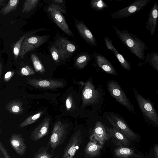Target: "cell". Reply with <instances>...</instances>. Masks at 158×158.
Listing matches in <instances>:
<instances>
[{
	"label": "cell",
	"mask_w": 158,
	"mask_h": 158,
	"mask_svg": "<svg viewBox=\"0 0 158 158\" xmlns=\"http://www.w3.org/2000/svg\"><path fill=\"white\" fill-rule=\"evenodd\" d=\"M134 95L145 122L158 127V114L154 104L149 99L143 97L135 88Z\"/></svg>",
	"instance_id": "1"
},
{
	"label": "cell",
	"mask_w": 158,
	"mask_h": 158,
	"mask_svg": "<svg viewBox=\"0 0 158 158\" xmlns=\"http://www.w3.org/2000/svg\"><path fill=\"white\" fill-rule=\"evenodd\" d=\"M108 90L112 97L131 112L134 113V107L119 84L111 81L107 85Z\"/></svg>",
	"instance_id": "2"
},
{
	"label": "cell",
	"mask_w": 158,
	"mask_h": 158,
	"mask_svg": "<svg viewBox=\"0 0 158 158\" xmlns=\"http://www.w3.org/2000/svg\"><path fill=\"white\" fill-rule=\"evenodd\" d=\"M107 118L114 127L124 134L130 141L138 142V134L133 131L123 119L113 114H110L107 116Z\"/></svg>",
	"instance_id": "3"
},
{
	"label": "cell",
	"mask_w": 158,
	"mask_h": 158,
	"mask_svg": "<svg viewBox=\"0 0 158 158\" xmlns=\"http://www.w3.org/2000/svg\"><path fill=\"white\" fill-rule=\"evenodd\" d=\"M81 83L84 86L82 91L81 107L96 102L99 97V93L95 89L94 85L90 81Z\"/></svg>",
	"instance_id": "4"
},
{
	"label": "cell",
	"mask_w": 158,
	"mask_h": 158,
	"mask_svg": "<svg viewBox=\"0 0 158 158\" xmlns=\"http://www.w3.org/2000/svg\"><path fill=\"white\" fill-rule=\"evenodd\" d=\"M44 36H32L26 38L23 41L19 56L23 59L27 53L32 51L43 44L46 40Z\"/></svg>",
	"instance_id": "5"
},
{
	"label": "cell",
	"mask_w": 158,
	"mask_h": 158,
	"mask_svg": "<svg viewBox=\"0 0 158 158\" xmlns=\"http://www.w3.org/2000/svg\"><path fill=\"white\" fill-rule=\"evenodd\" d=\"M81 131L78 130L71 138L65 150L62 158H73L82 142Z\"/></svg>",
	"instance_id": "6"
},
{
	"label": "cell",
	"mask_w": 158,
	"mask_h": 158,
	"mask_svg": "<svg viewBox=\"0 0 158 158\" xmlns=\"http://www.w3.org/2000/svg\"><path fill=\"white\" fill-rule=\"evenodd\" d=\"M106 128L107 140L110 139L116 145L119 147L130 145V140L116 128L107 127Z\"/></svg>",
	"instance_id": "7"
},
{
	"label": "cell",
	"mask_w": 158,
	"mask_h": 158,
	"mask_svg": "<svg viewBox=\"0 0 158 158\" xmlns=\"http://www.w3.org/2000/svg\"><path fill=\"white\" fill-rule=\"evenodd\" d=\"M48 11L56 24L64 33L70 36L74 37V35L69 28L68 25L60 10L50 6Z\"/></svg>",
	"instance_id": "8"
},
{
	"label": "cell",
	"mask_w": 158,
	"mask_h": 158,
	"mask_svg": "<svg viewBox=\"0 0 158 158\" xmlns=\"http://www.w3.org/2000/svg\"><path fill=\"white\" fill-rule=\"evenodd\" d=\"M74 19L76 28L81 36L91 46H96L97 44L96 40L83 22Z\"/></svg>",
	"instance_id": "9"
},
{
	"label": "cell",
	"mask_w": 158,
	"mask_h": 158,
	"mask_svg": "<svg viewBox=\"0 0 158 158\" xmlns=\"http://www.w3.org/2000/svg\"><path fill=\"white\" fill-rule=\"evenodd\" d=\"M56 44L60 58L62 60L67 59L70 57L76 50L75 46L64 38L59 39Z\"/></svg>",
	"instance_id": "10"
},
{
	"label": "cell",
	"mask_w": 158,
	"mask_h": 158,
	"mask_svg": "<svg viewBox=\"0 0 158 158\" xmlns=\"http://www.w3.org/2000/svg\"><path fill=\"white\" fill-rule=\"evenodd\" d=\"M27 80L30 85L38 88L54 89L64 86L63 82L54 80L28 79Z\"/></svg>",
	"instance_id": "11"
},
{
	"label": "cell",
	"mask_w": 158,
	"mask_h": 158,
	"mask_svg": "<svg viewBox=\"0 0 158 158\" xmlns=\"http://www.w3.org/2000/svg\"><path fill=\"white\" fill-rule=\"evenodd\" d=\"M65 129L61 123L59 121L55 124L49 139L51 147L55 149L60 143L65 133Z\"/></svg>",
	"instance_id": "12"
},
{
	"label": "cell",
	"mask_w": 158,
	"mask_h": 158,
	"mask_svg": "<svg viewBox=\"0 0 158 158\" xmlns=\"http://www.w3.org/2000/svg\"><path fill=\"white\" fill-rule=\"evenodd\" d=\"M90 139L101 145H103L107 140L106 128L101 122H96Z\"/></svg>",
	"instance_id": "13"
},
{
	"label": "cell",
	"mask_w": 158,
	"mask_h": 158,
	"mask_svg": "<svg viewBox=\"0 0 158 158\" xmlns=\"http://www.w3.org/2000/svg\"><path fill=\"white\" fill-rule=\"evenodd\" d=\"M114 154L118 158H146L140 152L125 146H120L114 150Z\"/></svg>",
	"instance_id": "14"
},
{
	"label": "cell",
	"mask_w": 158,
	"mask_h": 158,
	"mask_svg": "<svg viewBox=\"0 0 158 158\" xmlns=\"http://www.w3.org/2000/svg\"><path fill=\"white\" fill-rule=\"evenodd\" d=\"M50 118H45L32 132L31 137L33 141H37L46 135L48 133Z\"/></svg>",
	"instance_id": "15"
},
{
	"label": "cell",
	"mask_w": 158,
	"mask_h": 158,
	"mask_svg": "<svg viewBox=\"0 0 158 158\" xmlns=\"http://www.w3.org/2000/svg\"><path fill=\"white\" fill-rule=\"evenodd\" d=\"M94 56L98 66L100 68L108 73L116 74L115 69L106 58L95 52H94Z\"/></svg>",
	"instance_id": "16"
},
{
	"label": "cell",
	"mask_w": 158,
	"mask_h": 158,
	"mask_svg": "<svg viewBox=\"0 0 158 158\" xmlns=\"http://www.w3.org/2000/svg\"><path fill=\"white\" fill-rule=\"evenodd\" d=\"M10 144L16 153L20 155H24L26 147L22 137L19 135H12L10 138Z\"/></svg>",
	"instance_id": "17"
},
{
	"label": "cell",
	"mask_w": 158,
	"mask_h": 158,
	"mask_svg": "<svg viewBox=\"0 0 158 158\" xmlns=\"http://www.w3.org/2000/svg\"><path fill=\"white\" fill-rule=\"evenodd\" d=\"M105 42L107 48L112 51L117 58L122 66L126 70H130L131 67L123 56L118 53L116 49L113 46L112 43L109 38L106 37Z\"/></svg>",
	"instance_id": "18"
},
{
	"label": "cell",
	"mask_w": 158,
	"mask_h": 158,
	"mask_svg": "<svg viewBox=\"0 0 158 158\" xmlns=\"http://www.w3.org/2000/svg\"><path fill=\"white\" fill-rule=\"evenodd\" d=\"M103 148V145L98 144L96 142L90 140L86 146L85 151L86 154L90 157L97 156Z\"/></svg>",
	"instance_id": "19"
},
{
	"label": "cell",
	"mask_w": 158,
	"mask_h": 158,
	"mask_svg": "<svg viewBox=\"0 0 158 158\" xmlns=\"http://www.w3.org/2000/svg\"><path fill=\"white\" fill-rule=\"evenodd\" d=\"M22 105V103L20 101L15 100L8 103L6 106V108L10 112L18 114L23 112Z\"/></svg>",
	"instance_id": "20"
},
{
	"label": "cell",
	"mask_w": 158,
	"mask_h": 158,
	"mask_svg": "<svg viewBox=\"0 0 158 158\" xmlns=\"http://www.w3.org/2000/svg\"><path fill=\"white\" fill-rule=\"evenodd\" d=\"M90 55L86 53H83L77 57L74 62L75 66L78 69H84L90 60Z\"/></svg>",
	"instance_id": "21"
},
{
	"label": "cell",
	"mask_w": 158,
	"mask_h": 158,
	"mask_svg": "<svg viewBox=\"0 0 158 158\" xmlns=\"http://www.w3.org/2000/svg\"><path fill=\"white\" fill-rule=\"evenodd\" d=\"M19 1V0L9 1L7 5L1 9V13L3 15H6L15 10L17 7Z\"/></svg>",
	"instance_id": "22"
},
{
	"label": "cell",
	"mask_w": 158,
	"mask_h": 158,
	"mask_svg": "<svg viewBox=\"0 0 158 158\" xmlns=\"http://www.w3.org/2000/svg\"><path fill=\"white\" fill-rule=\"evenodd\" d=\"M90 6L94 10L102 11L108 7L107 5L102 0H92L90 3Z\"/></svg>",
	"instance_id": "23"
},
{
	"label": "cell",
	"mask_w": 158,
	"mask_h": 158,
	"mask_svg": "<svg viewBox=\"0 0 158 158\" xmlns=\"http://www.w3.org/2000/svg\"><path fill=\"white\" fill-rule=\"evenodd\" d=\"M31 58L34 67L36 72L39 71L41 73H44L45 71V69L42 64L35 54H32L31 55Z\"/></svg>",
	"instance_id": "24"
},
{
	"label": "cell",
	"mask_w": 158,
	"mask_h": 158,
	"mask_svg": "<svg viewBox=\"0 0 158 158\" xmlns=\"http://www.w3.org/2000/svg\"><path fill=\"white\" fill-rule=\"evenodd\" d=\"M43 113V111H40L37 113L30 116L19 125V127H23L34 123L40 117Z\"/></svg>",
	"instance_id": "25"
},
{
	"label": "cell",
	"mask_w": 158,
	"mask_h": 158,
	"mask_svg": "<svg viewBox=\"0 0 158 158\" xmlns=\"http://www.w3.org/2000/svg\"><path fill=\"white\" fill-rule=\"evenodd\" d=\"M39 1V0L25 1L23 4L22 12L27 13L30 12L35 7Z\"/></svg>",
	"instance_id": "26"
},
{
	"label": "cell",
	"mask_w": 158,
	"mask_h": 158,
	"mask_svg": "<svg viewBox=\"0 0 158 158\" xmlns=\"http://www.w3.org/2000/svg\"><path fill=\"white\" fill-rule=\"evenodd\" d=\"M26 38V35H23L15 44L13 48V53L15 59L18 57L19 55L22 42Z\"/></svg>",
	"instance_id": "27"
},
{
	"label": "cell",
	"mask_w": 158,
	"mask_h": 158,
	"mask_svg": "<svg viewBox=\"0 0 158 158\" xmlns=\"http://www.w3.org/2000/svg\"><path fill=\"white\" fill-rule=\"evenodd\" d=\"M50 52L53 59L56 61H58L60 57L57 48L53 46L51 48Z\"/></svg>",
	"instance_id": "28"
},
{
	"label": "cell",
	"mask_w": 158,
	"mask_h": 158,
	"mask_svg": "<svg viewBox=\"0 0 158 158\" xmlns=\"http://www.w3.org/2000/svg\"><path fill=\"white\" fill-rule=\"evenodd\" d=\"M21 73L23 75L26 76L31 75L35 73L33 70L28 66H25L21 69Z\"/></svg>",
	"instance_id": "29"
},
{
	"label": "cell",
	"mask_w": 158,
	"mask_h": 158,
	"mask_svg": "<svg viewBox=\"0 0 158 158\" xmlns=\"http://www.w3.org/2000/svg\"><path fill=\"white\" fill-rule=\"evenodd\" d=\"M73 100L71 96H69L67 98L66 101V106L68 110H70L72 107Z\"/></svg>",
	"instance_id": "30"
},
{
	"label": "cell",
	"mask_w": 158,
	"mask_h": 158,
	"mask_svg": "<svg viewBox=\"0 0 158 158\" xmlns=\"http://www.w3.org/2000/svg\"><path fill=\"white\" fill-rule=\"evenodd\" d=\"M52 156L46 151L37 154L35 158H51Z\"/></svg>",
	"instance_id": "31"
},
{
	"label": "cell",
	"mask_w": 158,
	"mask_h": 158,
	"mask_svg": "<svg viewBox=\"0 0 158 158\" xmlns=\"http://www.w3.org/2000/svg\"><path fill=\"white\" fill-rule=\"evenodd\" d=\"M0 150L5 158H10L6 150L1 141L0 142Z\"/></svg>",
	"instance_id": "32"
},
{
	"label": "cell",
	"mask_w": 158,
	"mask_h": 158,
	"mask_svg": "<svg viewBox=\"0 0 158 158\" xmlns=\"http://www.w3.org/2000/svg\"><path fill=\"white\" fill-rule=\"evenodd\" d=\"M14 72L13 71H9L5 75L4 79L5 81H7L10 80L14 75Z\"/></svg>",
	"instance_id": "33"
},
{
	"label": "cell",
	"mask_w": 158,
	"mask_h": 158,
	"mask_svg": "<svg viewBox=\"0 0 158 158\" xmlns=\"http://www.w3.org/2000/svg\"><path fill=\"white\" fill-rule=\"evenodd\" d=\"M50 6L57 10H60L64 13L66 14V10L59 5L56 4H51Z\"/></svg>",
	"instance_id": "34"
},
{
	"label": "cell",
	"mask_w": 158,
	"mask_h": 158,
	"mask_svg": "<svg viewBox=\"0 0 158 158\" xmlns=\"http://www.w3.org/2000/svg\"><path fill=\"white\" fill-rule=\"evenodd\" d=\"M154 151L156 158H158V144H156L154 146Z\"/></svg>",
	"instance_id": "35"
},
{
	"label": "cell",
	"mask_w": 158,
	"mask_h": 158,
	"mask_svg": "<svg viewBox=\"0 0 158 158\" xmlns=\"http://www.w3.org/2000/svg\"><path fill=\"white\" fill-rule=\"evenodd\" d=\"M152 16L154 18H156L158 16V11L157 10L154 9L152 12Z\"/></svg>",
	"instance_id": "36"
},
{
	"label": "cell",
	"mask_w": 158,
	"mask_h": 158,
	"mask_svg": "<svg viewBox=\"0 0 158 158\" xmlns=\"http://www.w3.org/2000/svg\"><path fill=\"white\" fill-rule=\"evenodd\" d=\"M55 3H63L64 1L62 0H54L52 1Z\"/></svg>",
	"instance_id": "37"
},
{
	"label": "cell",
	"mask_w": 158,
	"mask_h": 158,
	"mask_svg": "<svg viewBox=\"0 0 158 158\" xmlns=\"http://www.w3.org/2000/svg\"><path fill=\"white\" fill-rule=\"evenodd\" d=\"M2 63L0 61V77H1V73H2Z\"/></svg>",
	"instance_id": "38"
},
{
	"label": "cell",
	"mask_w": 158,
	"mask_h": 158,
	"mask_svg": "<svg viewBox=\"0 0 158 158\" xmlns=\"http://www.w3.org/2000/svg\"><path fill=\"white\" fill-rule=\"evenodd\" d=\"M157 69H158V66L157 67Z\"/></svg>",
	"instance_id": "39"
},
{
	"label": "cell",
	"mask_w": 158,
	"mask_h": 158,
	"mask_svg": "<svg viewBox=\"0 0 158 158\" xmlns=\"http://www.w3.org/2000/svg\"><path fill=\"white\" fill-rule=\"evenodd\" d=\"M157 92L158 93V89L157 90Z\"/></svg>",
	"instance_id": "40"
}]
</instances>
